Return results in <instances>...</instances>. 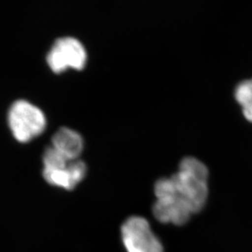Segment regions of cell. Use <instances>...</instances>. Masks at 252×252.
Segmentation results:
<instances>
[{
	"label": "cell",
	"instance_id": "cell-1",
	"mask_svg": "<svg viewBox=\"0 0 252 252\" xmlns=\"http://www.w3.org/2000/svg\"><path fill=\"white\" fill-rule=\"evenodd\" d=\"M153 215L162 223L185 224L198 213L208 198V169L194 157L181 160L179 170L154 185Z\"/></svg>",
	"mask_w": 252,
	"mask_h": 252
},
{
	"label": "cell",
	"instance_id": "cell-2",
	"mask_svg": "<svg viewBox=\"0 0 252 252\" xmlns=\"http://www.w3.org/2000/svg\"><path fill=\"white\" fill-rule=\"evenodd\" d=\"M9 129L14 138L21 143H27L45 130V114L39 108L27 100H18L9 108Z\"/></svg>",
	"mask_w": 252,
	"mask_h": 252
},
{
	"label": "cell",
	"instance_id": "cell-3",
	"mask_svg": "<svg viewBox=\"0 0 252 252\" xmlns=\"http://www.w3.org/2000/svg\"><path fill=\"white\" fill-rule=\"evenodd\" d=\"M121 235L127 252H163L161 240L143 217L128 218L122 225Z\"/></svg>",
	"mask_w": 252,
	"mask_h": 252
},
{
	"label": "cell",
	"instance_id": "cell-4",
	"mask_svg": "<svg viewBox=\"0 0 252 252\" xmlns=\"http://www.w3.org/2000/svg\"><path fill=\"white\" fill-rule=\"evenodd\" d=\"M87 62V52L80 40L75 37L57 39L47 55V63L55 73L72 68L81 70Z\"/></svg>",
	"mask_w": 252,
	"mask_h": 252
},
{
	"label": "cell",
	"instance_id": "cell-5",
	"mask_svg": "<svg viewBox=\"0 0 252 252\" xmlns=\"http://www.w3.org/2000/svg\"><path fill=\"white\" fill-rule=\"evenodd\" d=\"M44 180L54 187L75 189L87 174V165L81 160H75L59 169H43Z\"/></svg>",
	"mask_w": 252,
	"mask_h": 252
},
{
	"label": "cell",
	"instance_id": "cell-6",
	"mask_svg": "<svg viewBox=\"0 0 252 252\" xmlns=\"http://www.w3.org/2000/svg\"><path fill=\"white\" fill-rule=\"evenodd\" d=\"M52 142V147L68 161L79 160L84 147L82 136L70 128L59 129L53 136Z\"/></svg>",
	"mask_w": 252,
	"mask_h": 252
},
{
	"label": "cell",
	"instance_id": "cell-7",
	"mask_svg": "<svg viewBox=\"0 0 252 252\" xmlns=\"http://www.w3.org/2000/svg\"><path fill=\"white\" fill-rule=\"evenodd\" d=\"M43 169H59L66 166L72 161H68L63 155L58 153L54 148L50 147L46 150L43 154Z\"/></svg>",
	"mask_w": 252,
	"mask_h": 252
},
{
	"label": "cell",
	"instance_id": "cell-8",
	"mask_svg": "<svg viewBox=\"0 0 252 252\" xmlns=\"http://www.w3.org/2000/svg\"><path fill=\"white\" fill-rule=\"evenodd\" d=\"M234 97L237 103L243 108L252 103V84L251 80L240 82L235 90Z\"/></svg>",
	"mask_w": 252,
	"mask_h": 252
},
{
	"label": "cell",
	"instance_id": "cell-9",
	"mask_svg": "<svg viewBox=\"0 0 252 252\" xmlns=\"http://www.w3.org/2000/svg\"><path fill=\"white\" fill-rule=\"evenodd\" d=\"M242 112H243L244 117L246 118V120L252 123V103L248 106L243 107Z\"/></svg>",
	"mask_w": 252,
	"mask_h": 252
},
{
	"label": "cell",
	"instance_id": "cell-10",
	"mask_svg": "<svg viewBox=\"0 0 252 252\" xmlns=\"http://www.w3.org/2000/svg\"><path fill=\"white\" fill-rule=\"evenodd\" d=\"M251 81H252V80H251Z\"/></svg>",
	"mask_w": 252,
	"mask_h": 252
}]
</instances>
